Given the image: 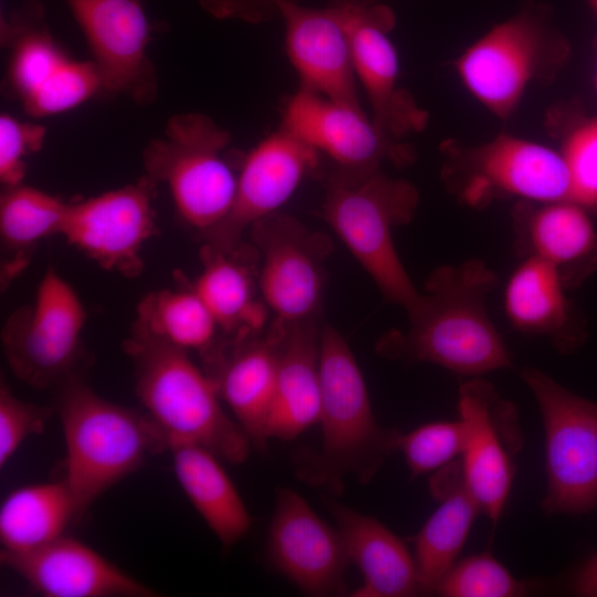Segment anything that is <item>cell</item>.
<instances>
[{"mask_svg": "<svg viewBox=\"0 0 597 597\" xmlns=\"http://www.w3.org/2000/svg\"><path fill=\"white\" fill-rule=\"evenodd\" d=\"M123 346L134 365L136 395L168 442L201 446L233 464L248 459L250 439L223 409L213 379L188 352L153 336L136 322Z\"/></svg>", "mask_w": 597, "mask_h": 597, "instance_id": "cell-3", "label": "cell"}, {"mask_svg": "<svg viewBox=\"0 0 597 597\" xmlns=\"http://www.w3.org/2000/svg\"><path fill=\"white\" fill-rule=\"evenodd\" d=\"M448 166L449 181L458 178L462 197L472 205L493 193L535 203L570 200L561 151L521 137L502 134Z\"/></svg>", "mask_w": 597, "mask_h": 597, "instance_id": "cell-11", "label": "cell"}, {"mask_svg": "<svg viewBox=\"0 0 597 597\" xmlns=\"http://www.w3.org/2000/svg\"><path fill=\"white\" fill-rule=\"evenodd\" d=\"M0 561L46 597L158 596L85 543L66 535L29 552L1 549Z\"/></svg>", "mask_w": 597, "mask_h": 597, "instance_id": "cell-20", "label": "cell"}, {"mask_svg": "<svg viewBox=\"0 0 597 597\" xmlns=\"http://www.w3.org/2000/svg\"><path fill=\"white\" fill-rule=\"evenodd\" d=\"M464 428L462 421H439L418 427L397 438L400 451L412 476L438 470L462 454Z\"/></svg>", "mask_w": 597, "mask_h": 597, "instance_id": "cell-35", "label": "cell"}, {"mask_svg": "<svg viewBox=\"0 0 597 597\" xmlns=\"http://www.w3.org/2000/svg\"><path fill=\"white\" fill-rule=\"evenodd\" d=\"M547 49V36L538 22L520 14L473 42L455 61V70L475 100L495 116L506 118L545 65Z\"/></svg>", "mask_w": 597, "mask_h": 597, "instance_id": "cell-14", "label": "cell"}, {"mask_svg": "<svg viewBox=\"0 0 597 597\" xmlns=\"http://www.w3.org/2000/svg\"><path fill=\"white\" fill-rule=\"evenodd\" d=\"M276 383L268 438L290 441L318 422L321 409L320 334L315 318L277 323Z\"/></svg>", "mask_w": 597, "mask_h": 597, "instance_id": "cell-22", "label": "cell"}, {"mask_svg": "<svg viewBox=\"0 0 597 597\" xmlns=\"http://www.w3.org/2000/svg\"><path fill=\"white\" fill-rule=\"evenodd\" d=\"M565 283L551 263L532 255L513 271L504 291V310L511 324L530 334L551 335L564 347L569 306Z\"/></svg>", "mask_w": 597, "mask_h": 597, "instance_id": "cell-30", "label": "cell"}, {"mask_svg": "<svg viewBox=\"0 0 597 597\" xmlns=\"http://www.w3.org/2000/svg\"><path fill=\"white\" fill-rule=\"evenodd\" d=\"M86 318L76 291L48 266L33 302L14 310L2 327L1 345L11 371L36 389L59 387L75 376Z\"/></svg>", "mask_w": 597, "mask_h": 597, "instance_id": "cell-7", "label": "cell"}, {"mask_svg": "<svg viewBox=\"0 0 597 597\" xmlns=\"http://www.w3.org/2000/svg\"><path fill=\"white\" fill-rule=\"evenodd\" d=\"M211 14L220 19L262 22L280 12L283 0H198Z\"/></svg>", "mask_w": 597, "mask_h": 597, "instance_id": "cell-39", "label": "cell"}, {"mask_svg": "<svg viewBox=\"0 0 597 597\" xmlns=\"http://www.w3.org/2000/svg\"><path fill=\"white\" fill-rule=\"evenodd\" d=\"M280 326L275 322L263 337L226 339L202 360L220 398L233 419L250 439L252 447L264 450L272 410Z\"/></svg>", "mask_w": 597, "mask_h": 597, "instance_id": "cell-21", "label": "cell"}, {"mask_svg": "<svg viewBox=\"0 0 597 597\" xmlns=\"http://www.w3.org/2000/svg\"><path fill=\"white\" fill-rule=\"evenodd\" d=\"M67 202L40 189L18 185L4 188L0 198V239L7 254L1 268L2 284L29 264L33 249L61 233Z\"/></svg>", "mask_w": 597, "mask_h": 597, "instance_id": "cell-29", "label": "cell"}, {"mask_svg": "<svg viewBox=\"0 0 597 597\" xmlns=\"http://www.w3.org/2000/svg\"><path fill=\"white\" fill-rule=\"evenodd\" d=\"M561 154L568 171L570 200L597 209V117L577 126Z\"/></svg>", "mask_w": 597, "mask_h": 597, "instance_id": "cell-36", "label": "cell"}, {"mask_svg": "<svg viewBox=\"0 0 597 597\" xmlns=\"http://www.w3.org/2000/svg\"><path fill=\"white\" fill-rule=\"evenodd\" d=\"M138 323L153 336L202 360L220 342L219 326L193 287L163 289L147 294L136 308Z\"/></svg>", "mask_w": 597, "mask_h": 597, "instance_id": "cell-31", "label": "cell"}, {"mask_svg": "<svg viewBox=\"0 0 597 597\" xmlns=\"http://www.w3.org/2000/svg\"><path fill=\"white\" fill-rule=\"evenodd\" d=\"M594 2H595V6H596V9H597V0H594Z\"/></svg>", "mask_w": 597, "mask_h": 597, "instance_id": "cell-41", "label": "cell"}, {"mask_svg": "<svg viewBox=\"0 0 597 597\" xmlns=\"http://www.w3.org/2000/svg\"><path fill=\"white\" fill-rule=\"evenodd\" d=\"M75 519L76 506L63 479L18 488L1 503V549L22 553L39 548L64 535Z\"/></svg>", "mask_w": 597, "mask_h": 597, "instance_id": "cell-28", "label": "cell"}, {"mask_svg": "<svg viewBox=\"0 0 597 597\" xmlns=\"http://www.w3.org/2000/svg\"><path fill=\"white\" fill-rule=\"evenodd\" d=\"M176 479L186 496L224 548H231L250 531L252 517L220 458L189 442L170 441Z\"/></svg>", "mask_w": 597, "mask_h": 597, "instance_id": "cell-27", "label": "cell"}, {"mask_svg": "<svg viewBox=\"0 0 597 597\" xmlns=\"http://www.w3.org/2000/svg\"><path fill=\"white\" fill-rule=\"evenodd\" d=\"M64 478L77 516L145 461L167 451L166 433L147 416L97 395L76 375L59 386Z\"/></svg>", "mask_w": 597, "mask_h": 597, "instance_id": "cell-4", "label": "cell"}, {"mask_svg": "<svg viewBox=\"0 0 597 597\" xmlns=\"http://www.w3.org/2000/svg\"><path fill=\"white\" fill-rule=\"evenodd\" d=\"M279 13L284 20L286 52L300 87L360 105L347 21L339 1L311 8L283 0Z\"/></svg>", "mask_w": 597, "mask_h": 597, "instance_id": "cell-18", "label": "cell"}, {"mask_svg": "<svg viewBox=\"0 0 597 597\" xmlns=\"http://www.w3.org/2000/svg\"><path fill=\"white\" fill-rule=\"evenodd\" d=\"M287 130L326 155L334 167L349 171L379 170L383 161L405 159V151L362 105L325 97L300 87L283 109Z\"/></svg>", "mask_w": 597, "mask_h": 597, "instance_id": "cell-17", "label": "cell"}, {"mask_svg": "<svg viewBox=\"0 0 597 597\" xmlns=\"http://www.w3.org/2000/svg\"><path fill=\"white\" fill-rule=\"evenodd\" d=\"M596 88H597V73H596Z\"/></svg>", "mask_w": 597, "mask_h": 597, "instance_id": "cell-42", "label": "cell"}, {"mask_svg": "<svg viewBox=\"0 0 597 597\" xmlns=\"http://www.w3.org/2000/svg\"><path fill=\"white\" fill-rule=\"evenodd\" d=\"M156 186L145 174L133 184L70 203L60 235L101 269L138 276L142 250L158 232Z\"/></svg>", "mask_w": 597, "mask_h": 597, "instance_id": "cell-9", "label": "cell"}, {"mask_svg": "<svg viewBox=\"0 0 597 597\" xmlns=\"http://www.w3.org/2000/svg\"><path fill=\"white\" fill-rule=\"evenodd\" d=\"M432 496L440 503L415 537L421 594L434 593L461 551L480 506L469 490L461 461H451L431 476Z\"/></svg>", "mask_w": 597, "mask_h": 597, "instance_id": "cell-25", "label": "cell"}, {"mask_svg": "<svg viewBox=\"0 0 597 597\" xmlns=\"http://www.w3.org/2000/svg\"><path fill=\"white\" fill-rule=\"evenodd\" d=\"M250 231L260 254L259 290L274 322L313 318L322 300L328 238L281 211L259 220Z\"/></svg>", "mask_w": 597, "mask_h": 597, "instance_id": "cell-10", "label": "cell"}, {"mask_svg": "<svg viewBox=\"0 0 597 597\" xmlns=\"http://www.w3.org/2000/svg\"><path fill=\"white\" fill-rule=\"evenodd\" d=\"M94 56L102 91L125 94L137 103L157 93L147 55L149 24L138 0H64Z\"/></svg>", "mask_w": 597, "mask_h": 597, "instance_id": "cell-15", "label": "cell"}, {"mask_svg": "<svg viewBox=\"0 0 597 597\" xmlns=\"http://www.w3.org/2000/svg\"><path fill=\"white\" fill-rule=\"evenodd\" d=\"M522 377L542 413L546 437V514H580L597 506V402L527 368Z\"/></svg>", "mask_w": 597, "mask_h": 597, "instance_id": "cell-8", "label": "cell"}, {"mask_svg": "<svg viewBox=\"0 0 597 597\" xmlns=\"http://www.w3.org/2000/svg\"><path fill=\"white\" fill-rule=\"evenodd\" d=\"M54 409L18 398L1 380L0 385V468L31 434L43 432Z\"/></svg>", "mask_w": 597, "mask_h": 597, "instance_id": "cell-37", "label": "cell"}, {"mask_svg": "<svg viewBox=\"0 0 597 597\" xmlns=\"http://www.w3.org/2000/svg\"><path fill=\"white\" fill-rule=\"evenodd\" d=\"M322 443L294 458L297 479L339 495L347 475L367 484L397 451L399 431L378 425L356 358L346 339L325 325L320 334Z\"/></svg>", "mask_w": 597, "mask_h": 597, "instance_id": "cell-2", "label": "cell"}, {"mask_svg": "<svg viewBox=\"0 0 597 597\" xmlns=\"http://www.w3.org/2000/svg\"><path fill=\"white\" fill-rule=\"evenodd\" d=\"M321 154L282 125L256 144L239 169L228 214L202 233L207 244L232 249L259 220L280 211L303 179L317 169Z\"/></svg>", "mask_w": 597, "mask_h": 597, "instance_id": "cell-12", "label": "cell"}, {"mask_svg": "<svg viewBox=\"0 0 597 597\" xmlns=\"http://www.w3.org/2000/svg\"><path fill=\"white\" fill-rule=\"evenodd\" d=\"M495 284V274L480 261L437 269L408 314L409 331L385 335L378 352L469 376L509 367V352L485 304Z\"/></svg>", "mask_w": 597, "mask_h": 597, "instance_id": "cell-1", "label": "cell"}, {"mask_svg": "<svg viewBox=\"0 0 597 597\" xmlns=\"http://www.w3.org/2000/svg\"><path fill=\"white\" fill-rule=\"evenodd\" d=\"M458 405L464 428V480L480 510L495 523L513 480L512 453L521 444L515 415L493 386L481 379L461 385Z\"/></svg>", "mask_w": 597, "mask_h": 597, "instance_id": "cell-16", "label": "cell"}, {"mask_svg": "<svg viewBox=\"0 0 597 597\" xmlns=\"http://www.w3.org/2000/svg\"><path fill=\"white\" fill-rule=\"evenodd\" d=\"M343 7L357 81L370 104V116L390 136L420 128L425 117L398 87L399 62L389 38L390 10L367 0H338Z\"/></svg>", "mask_w": 597, "mask_h": 597, "instance_id": "cell-19", "label": "cell"}, {"mask_svg": "<svg viewBox=\"0 0 597 597\" xmlns=\"http://www.w3.org/2000/svg\"><path fill=\"white\" fill-rule=\"evenodd\" d=\"M231 136L208 115H174L144 150L146 175L167 185L181 219L202 233L232 207L238 175L226 158Z\"/></svg>", "mask_w": 597, "mask_h": 597, "instance_id": "cell-6", "label": "cell"}, {"mask_svg": "<svg viewBox=\"0 0 597 597\" xmlns=\"http://www.w3.org/2000/svg\"><path fill=\"white\" fill-rule=\"evenodd\" d=\"M434 593L447 597H511L525 595L523 583L488 553L453 565Z\"/></svg>", "mask_w": 597, "mask_h": 597, "instance_id": "cell-33", "label": "cell"}, {"mask_svg": "<svg viewBox=\"0 0 597 597\" xmlns=\"http://www.w3.org/2000/svg\"><path fill=\"white\" fill-rule=\"evenodd\" d=\"M102 91V81L93 62L67 61L28 100V114L41 117L69 111Z\"/></svg>", "mask_w": 597, "mask_h": 597, "instance_id": "cell-34", "label": "cell"}, {"mask_svg": "<svg viewBox=\"0 0 597 597\" xmlns=\"http://www.w3.org/2000/svg\"><path fill=\"white\" fill-rule=\"evenodd\" d=\"M275 500L265 547L269 562L306 595H344L349 559L338 528L292 489L280 488Z\"/></svg>", "mask_w": 597, "mask_h": 597, "instance_id": "cell-13", "label": "cell"}, {"mask_svg": "<svg viewBox=\"0 0 597 597\" xmlns=\"http://www.w3.org/2000/svg\"><path fill=\"white\" fill-rule=\"evenodd\" d=\"M573 591L579 596L597 597V553L585 563L575 576Z\"/></svg>", "mask_w": 597, "mask_h": 597, "instance_id": "cell-40", "label": "cell"}, {"mask_svg": "<svg viewBox=\"0 0 597 597\" xmlns=\"http://www.w3.org/2000/svg\"><path fill=\"white\" fill-rule=\"evenodd\" d=\"M325 503L336 521L349 563L359 569L355 597H407L421 594L415 558L404 542L378 520L332 498Z\"/></svg>", "mask_w": 597, "mask_h": 597, "instance_id": "cell-23", "label": "cell"}, {"mask_svg": "<svg viewBox=\"0 0 597 597\" xmlns=\"http://www.w3.org/2000/svg\"><path fill=\"white\" fill-rule=\"evenodd\" d=\"M35 15L28 10L27 17L6 23L4 40L12 48L10 78L13 88L24 102L32 96L66 61L49 32L33 22Z\"/></svg>", "mask_w": 597, "mask_h": 597, "instance_id": "cell-32", "label": "cell"}, {"mask_svg": "<svg viewBox=\"0 0 597 597\" xmlns=\"http://www.w3.org/2000/svg\"><path fill=\"white\" fill-rule=\"evenodd\" d=\"M45 127L2 114L0 117V182L4 188L22 184L25 157L38 151L45 138Z\"/></svg>", "mask_w": 597, "mask_h": 597, "instance_id": "cell-38", "label": "cell"}, {"mask_svg": "<svg viewBox=\"0 0 597 597\" xmlns=\"http://www.w3.org/2000/svg\"><path fill=\"white\" fill-rule=\"evenodd\" d=\"M418 205L415 187L380 169L333 167L325 179L323 217L369 274L384 297L409 314L421 293L412 284L394 243L395 228L409 222Z\"/></svg>", "mask_w": 597, "mask_h": 597, "instance_id": "cell-5", "label": "cell"}, {"mask_svg": "<svg viewBox=\"0 0 597 597\" xmlns=\"http://www.w3.org/2000/svg\"><path fill=\"white\" fill-rule=\"evenodd\" d=\"M573 200L538 203L517 216V238L527 255L554 265L574 283L597 263V222Z\"/></svg>", "mask_w": 597, "mask_h": 597, "instance_id": "cell-26", "label": "cell"}, {"mask_svg": "<svg viewBox=\"0 0 597 597\" xmlns=\"http://www.w3.org/2000/svg\"><path fill=\"white\" fill-rule=\"evenodd\" d=\"M254 254L243 243L232 249L205 243L200 251L202 270L192 287L230 341L255 336L266 318L265 304L256 297Z\"/></svg>", "mask_w": 597, "mask_h": 597, "instance_id": "cell-24", "label": "cell"}]
</instances>
